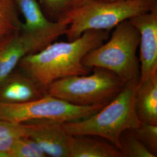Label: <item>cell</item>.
Listing matches in <instances>:
<instances>
[{
    "mask_svg": "<svg viewBox=\"0 0 157 157\" xmlns=\"http://www.w3.org/2000/svg\"><path fill=\"white\" fill-rule=\"evenodd\" d=\"M86 0H40L48 11L59 21Z\"/></svg>",
    "mask_w": 157,
    "mask_h": 157,
    "instance_id": "obj_19",
    "label": "cell"
},
{
    "mask_svg": "<svg viewBox=\"0 0 157 157\" xmlns=\"http://www.w3.org/2000/svg\"><path fill=\"white\" fill-rule=\"evenodd\" d=\"M106 104L78 106L51 95L21 104L0 103V119L23 124L32 121L47 120L66 123L87 118Z\"/></svg>",
    "mask_w": 157,
    "mask_h": 157,
    "instance_id": "obj_6",
    "label": "cell"
},
{
    "mask_svg": "<svg viewBox=\"0 0 157 157\" xmlns=\"http://www.w3.org/2000/svg\"><path fill=\"white\" fill-rule=\"evenodd\" d=\"M27 136L23 124L0 119V151L8 152L17 139Z\"/></svg>",
    "mask_w": 157,
    "mask_h": 157,
    "instance_id": "obj_16",
    "label": "cell"
},
{
    "mask_svg": "<svg viewBox=\"0 0 157 157\" xmlns=\"http://www.w3.org/2000/svg\"><path fill=\"white\" fill-rule=\"evenodd\" d=\"M41 50L32 36L21 30L0 47V84L14 71L24 56Z\"/></svg>",
    "mask_w": 157,
    "mask_h": 157,
    "instance_id": "obj_10",
    "label": "cell"
},
{
    "mask_svg": "<svg viewBox=\"0 0 157 157\" xmlns=\"http://www.w3.org/2000/svg\"><path fill=\"white\" fill-rule=\"evenodd\" d=\"M109 1H112V0H109Z\"/></svg>",
    "mask_w": 157,
    "mask_h": 157,
    "instance_id": "obj_21",
    "label": "cell"
},
{
    "mask_svg": "<svg viewBox=\"0 0 157 157\" xmlns=\"http://www.w3.org/2000/svg\"><path fill=\"white\" fill-rule=\"evenodd\" d=\"M129 20L140 34L139 84L157 72V7Z\"/></svg>",
    "mask_w": 157,
    "mask_h": 157,
    "instance_id": "obj_8",
    "label": "cell"
},
{
    "mask_svg": "<svg viewBox=\"0 0 157 157\" xmlns=\"http://www.w3.org/2000/svg\"><path fill=\"white\" fill-rule=\"evenodd\" d=\"M17 8L14 0H0V47L21 31Z\"/></svg>",
    "mask_w": 157,
    "mask_h": 157,
    "instance_id": "obj_14",
    "label": "cell"
},
{
    "mask_svg": "<svg viewBox=\"0 0 157 157\" xmlns=\"http://www.w3.org/2000/svg\"><path fill=\"white\" fill-rule=\"evenodd\" d=\"M139 41L138 30L126 20L115 26L109 39L91 51L82 62L91 69L99 67L111 72L125 84H138L140 68L136 52Z\"/></svg>",
    "mask_w": 157,
    "mask_h": 157,
    "instance_id": "obj_4",
    "label": "cell"
},
{
    "mask_svg": "<svg viewBox=\"0 0 157 157\" xmlns=\"http://www.w3.org/2000/svg\"><path fill=\"white\" fill-rule=\"evenodd\" d=\"M44 95L37 83L23 72H13L0 84V103L21 104Z\"/></svg>",
    "mask_w": 157,
    "mask_h": 157,
    "instance_id": "obj_11",
    "label": "cell"
},
{
    "mask_svg": "<svg viewBox=\"0 0 157 157\" xmlns=\"http://www.w3.org/2000/svg\"><path fill=\"white\" fill-rule=\"evenodd\" d=\"M137 86L125 84L118 95L98 112L82 120L63 123L65 131L71 136L98 137L121 150V134L126 130L136 128L141 123L135 111Z\"/></svg>",
    "mask_w": 157,
    "mask_h": 157,
    "instance_id": "obj_2",
    "label": "cell"
},
{
    "mask_svg": "<svg viewBox=\"0 0 157 157\" xmlns=\"http://www.w3.org/2000/svg\"><path fill=\"white\" fill-rule=\"evenodd\" d=\"M0 157H9L8 152L0 151Z\"/></svg>",
    "mask_w": 157,
    "mask_h": 157,
    "instance_id": "obj_20",
    "label": "cell"
},
{
    "mask_svg": "<svg viewBox=\"0 0 157 157\" xmlns=\"http://www.w3.org/2000/svg\"><path fill=\"white\" fill-rule=\"evenodd\" d=\"M8 152L9 157H47L37 143L28 136L19 137Z\"/></svg>",
    "mask_w": 157,
    "mask_h": 157,
    "instance_id": "obj_17",
    "label": "cell"
},
{
    "mask_svg": "<svg viewBox=\"0 0 157 157\" xmlns=\"http://www.w3.org/2000/svg\"><path fill=\"white\" fill-rule=\"evenodd\" d=\"M92 136H71L69 157H124L122 151L108 141Z\"/></svg>",
    "mask_w": 157,
    "mask_h": 157,
    "instance_id": "obj_12",
    "label": "cell"
},
{
    "mask_svg": "<svg viewBox=\"0 0 157 157\" xmlns=\"http://www.w3.org/2000/svg\"><path fill=\"white\" fill-rule=\"evenodd\" d=\"M135 108L141 122L157 125V72L137 84Z\"/></svg>",
    "mask_w": 157,
    "mask_h": 157,
    "instance_id": "obj_13",
    "label": "cell"
},
{
    "mask_svg": "<svg viewBox=\"0 0 157 157\" xmlns=\"http://www.w3.org/2000/svg\"><path fill=\"white\" fill-rule=\"evenodd\" d=\"M27 136L40 147L46 156L69 157L68 135L59 122L37 120L23 123Z\"/></svg>",
    "mask_w": 157,
    "mask_h": 157,
    "instance_id": "obj_9",
    "label": "cell"
},
{
    "mask_svg": "<svg viewBox=\"0 0 157 157\" xmlns=\"http://www.w3.org/2000/svg\"><path fill=\"white\" fill-rule=\"evenodd\" d=\"M93 73L61 78L51 83L45 94L78 106L107 104L122 90L125 83L111 72L94 67Z\"/></svg>",
    "mask_w": 157,
    "mask_h": 157,
    "instance_id": "obj_5",
    "label": "cell"
},
{
    "mask_svg": "<svg viewBox=\"0 0 157 157\" xmlns=\"http://www.w3.org/2000/svg\"><path fill=\"white\" fill-rule=\"evenodd\" d=\"M109 39L108 30H89L68 42H53L42 50L24 56L18 66L44 91L52 82L67 77L86 75L91 69L83 59Z\"/></svg>",
    "mask_w": 157,
    "mask_h": 157,
    "instance_id": "obj_1",
    "label": "cell"
},
{
    "mask_svg": "<svg viewBox=\"0 0 157 157\" xmlns=\"http://www.w3.org/2000/svg\"><path fill=\"white\" fill-rule=\"evenodd\" d=\"M132 130L135 136L157 157V125L141 122L138 127Z\"/></svg>",
    "mask_w": 157,
    "mask_h": 157,
    "instance_id": "obj_18",
    "label": "cell"
},
{
    "mask_svg": "<svg viewBox=\"0 0 157 157\" xmlns=\"http://www.w3.org/2000/svg\"><path fill=\"white\" fill-rule=\"evenodd\" d=\"M157 7V0H86L59 21L68 25L65 35L72 41L86 31H109Z\"/></svg>",
    "mask_w": 157,
    "mask_h": 157,
    "instance_id": "obj_3",
    "label": "cell"
},
{
    "mask_svg": "<svg viewBox=\"0 0 157 157\" xmlns=\"http://www.w3.org/2000/svg\"><path fill=\"white\" fill-rule=\"evenodd\" d=\"M25 18L21 30L33 36L45 47L65 34L67 23L48 20L42 11L36 0H14Z\"/></svg>",
    "mask_w": 157,
    "mask_h": 157,
    "instance_id": "obj_7",
    "label": "cell"
},
{
    "mask_svg": "<svg viewBox=\"0 0 157 157\" xmlns=\"http://www.w3.org/2000/svg\"><path fill=\"white\" fill-rule=\"evenodd\" d=\"M119 141L124 157H156L135 136L132 129L124 131Z\"/></svg>",
    "mask_w": 157,
    "mask_h": 157,
    "instance_id": "obj_15",
    "label": "cell"
}]
</instances>
